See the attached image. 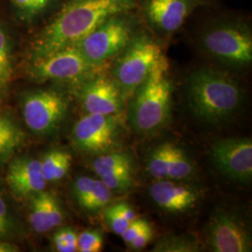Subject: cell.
Returning a JSON list of instances; mask_svg holds the SVG:
<instances>
[{"instance_id":"11","label":"cell","mask_w":252,"mask_h":252,"mask_svg":"<svg viewBox=\"0 0 252 252\" xmlns=\"http://www.w3.org/2000/svg\"><path fill=\"white\" fill-rule=\"evenodd\" d=\"M207 237L213 252H252L251 234L237 217L228 212L219 211L210 219Z\"/></svg>"},{"instance_id":"16","label":"cell","mask_w":252,"mask_h":252,"mask_svg":"<svg viewBox=\"0 0 252 252\" xmlns=\"http://www.w3.org/2000/svg\"><path fill=\"white\" fill-rule=\"evenodd\" d=\"M7 181L14 195L25 197L44 190L47 184L39 160L19 158L9 164Z\"/></svg>"},{"instance_id":"13","label":"cell","mask_w":252,"mask_h":252,"mask_svg":"<svg viewBox=\"0 0 252 252\" xmlns=\"http://www.w3.org/2000/svg\"><path fill=\"white\" fill-rule=\"evenodd\" d=\"M193 169V163L186 152L171 142L157 146L147 163V170L156 180L181 181L191 177Z\"/></svg>"},{"instance_id":"14","label":"cell","mask_w":252,"mask_h":252,"mask_svg":"<svg viewBox=\"0 0 252 252\" xmlns=\"http://www.w3.org/2000/svg\"><path fill=\"white\" fill-rule=\"evenodd\" d=\"M80 99L87 113L116 115L123 108V92L116 81L105 75L86 81Z\"/></svg>"},{"instance_id":"27","label":"cell","mask_w":252,"mask_h":252,"mask_svg":"<svg viewBox=\"0 0 252 252\" xmlns=\"http://www.w3.org/2000/svg\"><path fill=\"white\" fill-rule=\"evenodd\" d=\"M103 244L104 237L100 230H86L78 235L77 252H99Z\"/></svg>"},{"instance_id":"1","label":"cell","mask_w":252,"mask_h":252,"mask_svg":"<svg viewBox=\"0 0 252 252\" xmlns=\"http://www.w3.org/2000/svg\"><path fill=\"white\" fill-rule=\"evenodd\" d=\"M134 7L135 0H69L36 40L35 60L76 45L105 20Z\"/></svg>"},{"instance_id":"18","label":"cell","mask_w":252,"mask_h":252,"mask_svg":"<svg viewBox=\"0 0 252 252\" xmlns=\"http://www.w3.org/2000/svg\"><path fill=\"white\" fill-rule=\"evenodd\" d=\"M73 190L78 204L92 212L107 207L111 199V190L100 179L80 177L75 181Z\"/></svg>"},{"instance_id":"26","label":"cell","mask_w":252,"mask_h":252,"mask_svg":"<svg viewBox=\"0 0 252 252\" xmlns=\"http://www.w3.org/2000/svg\"><path fill=\"white\" fill-rule=\"evenodd\" d=\"M54 248L59 252H75L78 249V234L72 228H62L53 236Z\"/></svg>"},{"instance_id":"2","label":"cell","mask_w":252,"mask_h":252,"mask_svg":"<svg viewBox=\"0 0 252 252\" xmlns=\"http://www.w3.org/2000/svg\"><path fill=\"white\" fill-rule=\"evenodd\" d=\"M186 93L194 115L209 124H219L231 117L242 101L238 84L225 73L211 68L191 73Z\"/></svg>"},{"instance_id":"23","label":"cell","mask_w":252,"mask_h":252,"mask_svg":"<svg viewBox=\"0 0 252 252\" xmlns=\"http://www.w3.org/2000/svg\"><path fill=\"white\" fill-rule=\"evenodd\" d=\"M129 165H132V161L126 153H103L93 162L92 167L100 178L103 175Z\"/></svg>"},{"instance_id":"31","label":"cell","mask_w":252,"mask_h":252,"mask_svg":"<svg viewBox=\"0 0 252 252\" xmlns=\"http://www.w3.org/2000/svg\"><path fill=\"white\" fill-rule=\"evenodd\" d=\"M9 228L8 208L5 201L0 197V236L6 234Z\"/></svg>"},{"instance_id":"30","label":"cell","mask_w":252,"mask_h":252,"mask_svg":"<svg viewBox=\"0 0 252 252\" xmlns=\"http://www.w3.org/2000/svg\"><path fill=\"white\" fill-rule=\"evenodd\" d=\"M147 222V220L144 219H135L134 221L131 222V224L128 226L126 229V231L124 232V234H122L121 236L123 237L124 241L126 242L127 245L131 243L137 234L140 232V230L143 228L145 223Z\"/></svg>"},{"instance_id":"22","label":"cell","mask_w":252,"mask_h":252,"mask_svg":"<svg viewBox=\"0 0 252 252\" xmlns=\"http://www.w3.org/2000/svg\"><path fill=\"white\" fill-rule=\"evenodd\" d=\"M200 251L197 238L189 234L165 235L154 246L153 252H195Z\"/></svg>"},{"instance_id":"19","label":"cell","mask_w":252,"mask_h":252,"mask_svg":"<svg viewBox=\"0 0 252 252\" xmlns=\"http://www.w3.org/2000/svg\"><path fill=\"white\" fill-rule=\"evenodd\" d=\"M72 162L71 154L62 150H54L46 153L40 160L41 171L47 182H55L62 180Z\"/></svg>"},{"instance_id":"10","label":"cell","mask_w":252,"mask_h":252,"mask_svg":"<svg viewBox=\"0 0 252 252\" xmlns=\"http://www.w3.org/2000/svg\"><path fill=\"white\" fill-rule=\"evenodd\" d=\"M117 129V120L114 115L88 113L74 126L73 141L81 152L106 153L114 143Z\"/></svg>"},{"instance_id":"12","label":"cell","mask_w":252,"mask_h":252,"mask_svg":"<svg viewBox=\"0 0 252 252\" xmlns=\"http://www.w3.org/2000/svg\"><path fill=\"white\" fill-rule=\"evenodd\" d=\"M206 3V0H145V17L155 30L174 33Z\"/></svg>"},{"instance_id":"6","label":"cell","mask_w":252,"mask_h":252,"mask_svg":"<svg viewBox=\"0 0 252 252\" xmlns=\"http://www.w3.org/2000/svg\"><path fill=\"white\" fill-rule=\"evenodd\" d=\"M135 22L126 13L105 20L76 45L85 59L98 68L109 59L120 54L134 36Z\"/></svg>"},{"instance_id":"25","label":"cell","mask_w":252,"mask_h":252,"mask_svg":"<svg viewBox=\"0 0 252 252\" xmlns=\"http://www.w3.org/2000/svg\"><path fill=\"white\" fill-rule=\"evenodd\" d=\"M11 57L9 37L0 29V91L3 90L11 79Z\"/></svg>"},{"instance_id":"15","label":"cell","mask_w":252,"mask_h":252,"mask_svg":"<svg viewBox=\"0 0 252 252\" xmlns=\"http://www.w3.org/2000/svg\"><path fill=\"white\" fill-rule=\"evenodd\" d=\"M150 195L161 209L174 214L189 211L200 199L197 189L180 180H157L150 187Z\"/></svg>"},{"instance_id":"8","label":"cell","mask_w":252,"mask_h":252,"mask_svg":"<svg viewBox=\"0 0 252 252\" xmlns=\"http://www.w3.org/2000/svg\"><path fill=\"white\" fill-rule=\"evenodd\" d=\"M96 69L85 59L77 45L61 49L35 60L33 74L38 80L74 81Z\"/></svg>"},{"instance_id":"4","label":"cell","mask_w":252,"mask_h":252,"mask_svg":"<svg viewBox=\"0 0 252 252\" xmlns=\"http://www.w3.org/2000/svg\"><path fill=\"white\" fill-rule=\"evenodd\" d=\"M200 41L204 51L218 61L237 67L252 63V29L243 22L212 24L203 32Z\"/></svg>"},{"instance_id":"9","label":"cell","mask_w":252,"mask_h":252,"mask_svg":"<svg viewBox=\"0 0 252 252\" xmlns=\"http://www.w3.org/2000/svg\"><path fill=\"white\" fill-rule=\"evenodd\" d=\"M211 159L226 177L238 182H249L252 177L251 138H224L211 149Z\"/></svg>"},{"instance_id":"32","label":"cell","mask_w":252,"mask_h":252,"mask_svg":"<svg viewBox=\"0 0 252 252\" xmlns=\"http://www.w3.org/2000/svg\"><path fill=\"white\" fill-rule=\"evenodd\" d=\"M19 252L18 247L12 244L0 242V252Z\"/></svg>"},{"instance_id":"17","label":"cell","mask_w":252,"mask_h":252,"mask_svg":"<svg viewBox=\"0 0 252 252\" xmlns=\"http://www.w3.org/2000/svg\"><path fill=\"white\" fill-rule=\"evenodd\" d=\"M63 212L58 199L49 191L35 194L30 206L29 222L36 233H46L62 224Z\"/></svg>"},{"instance_id":"24","label":"cell","mask_w":252,"mask_h":252,"mask_svg":"<svg viewBox=\"0 0 252 252\" xmlns=\"http://www.w3.org/2000/svg\"><path fill=\"white\" fill-rule=\"evenodd\" d=\"M99 179L110 190H127L131 188L133 183L132 165L121 167L103 175Z\"/></svg>"},{"instance_id":"20","label":"cell","mask_w":252,"mask_h":252,"mask_svg":"<svg viewBox=\"0 0 252 252\" xmlns=\"http://www.w3.org/2000/svg\"><path fill=\"white\" fill-rule=\"evenodd\" d=\"M104 217L110 229L118 235L124 234L126 228L136 219L134 209L126 202H120L107 207Z\"/></svg>"},{"instance_id":"3","label":"cell","mask_w":252,"mask_h":252,"mask_svg":"<svg viewBox=\"0 0 252 252\" xmlns=\"http://www.w3.org/2000/svg\"><path fill=\"white\" fill-rule=\"evenodd\" d=\"M168 69V61L163 55L136 89L128 118L131 126L139 133L158 131L170 117L173 87Z\"/></svg>"},{"instance_id":"28","label":"cell","mask_w":252,"mask_h":252,"mask_svg":"<svg viewBox=\"0 0 252 252\" xmlns=\"http://www.w3.org/2000/svg\"><path fill=\"white\" fill-rule=\"evenodd\" d=\"M12 1L25 16L31 18L47 9L53 0H12Z\"/></svg>"},{"instance_id":"21","label":"cell","mask_w":252,"mask_h":252,"mask_svg":"<svg viewBox=\"0 0 252 252\" xmlns=\"http://www.w3.org/2000/svg\"><path fill=\"white\" fill-rule=\"evenodd\" d=\"M23 134L9 118L0 116V160L9 156L22 143Z\"/></svg>"},{"instance_id":"5","label":"cell","mask_w":252,"mask_h":252,"mask_svg":"<svg viewBox=\"0 0 252 252\" xmlns=\"http://www.w3.org/2000/svg\"><path fill=\"white\" fill-rule=\"evenodd\" d=\"M162 56L161 46L151 36L134 35L118 59L112 79L123 94H128L144 82Z\"/></svg>"},{"instance_id":"29","label":"cell","mask_w":252,"mask_h":252,"mask_svg":"<svg viewBox=\"0 0 252 252\" xmlns=\"http://www.w3.org/2000/svg\"><path fill=\"white\" fill-rule=\"evenodd\" d=\"M153 235L154 232L153 226L150 224L149 221H147L143 228L140 230V232L134 238V240L128 245V247H130L134 251H140L151 243V241L153 240Z\"/></svg>"},{"instance_id":"7","label":"cell","mask_w":252,"mask_h":252,"mask_svg":"<svg viewBox=\"0 0 252 252\" xmlns=\"http://www.w3.org/2000/svg\"><path fill=\"white\" fill-rule=\"evenodd\" d=\"M67 101L55 91H37L24 101L23 115L27 127L36 134H49L63 122Z\"/></svg>"}]
</instances>
